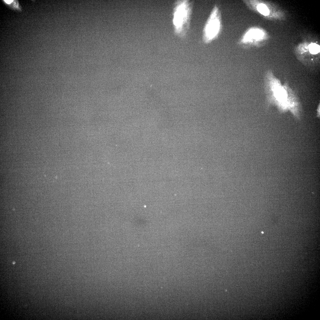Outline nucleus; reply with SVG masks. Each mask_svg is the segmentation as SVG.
Returning <instances> with one entry per match:
<instances>
[{"instance_id":"nucleus-1","label":"nucleus","mask_w":320,"mask_h":320,"mask_svg":"<svg viewBox=\"0 0 320 320\" xmlns=\"http://www.w3.org/2000/svg\"><path fill=\"white\" fill-rule=\"evenodd\" d=\"M265 89L268 104L275 105L281 112L289 110L300 117L301 108L297 97L287 83L282 85L271 71L266 73Z\"/></svg>"},{"instance_id":"nucleus-2","label":"nucleus","mask_w":320,"mask_h":320,"mask_svg":"<svg viewBox=\"0 0 320 320\" xmlns=\"http://www.w3.org/2000/svg\"><path fill=\"white\" fill-rule=\"evenodd\" d=\"M192 9V2L188 0L175 2L173 9V23L175 34L185 36L189 28Z\"/></svg>"},{"instance_id":"nucleus-3","label":"nucleus","mask_w":320,"mask_h":320,"mask_svg":"<svg viewBox=\"0 0 320 320\" xmlns=\"http://www.w3.org/2000/svg\"><path fill=\"white\" fill-rule=\"evenodd\" d=\"M215 13H212L210 19L207 24L204 31L205 39L206 41L212 39L217 35L219 29V22L215 18Z\"/></svg>"},{"instance_id":"nucleus-4","label":"nucleus","mask_w":320,"mask_h":320,"mask_svg":"<svg viewBox=\"0 0 320 320\" xmlns=\"http://www.w3.org/2000/svg\"><path fill=\"white\" fill-rule=\"evenodd\" d=\"M263 33L258 30H252L248 32L246 35L244 39L245 41L250 40L252 38L258 39L263 36Z\"/></svg>"},{"instance_id":"nucleus-5","label":"nucleus","mask_w":320,"mask_h":320,"mask_svg":"<svg viewBox=\"0 0 320 320\" xmlns=\"http://www.w3.org/2000/svg\"><path fill=\"white\" fill-rule=\"evenodd\" d=\"M257 8L258 11L263 15H267L269 14V10L265 5L260 4L258 5Z\"/></svg>"},{"instance_id":"nucleus-6","label":"nucleus","mask_w":320,"mask_h":320,"mask_svg":"<svg viewBox=\"0 0 320 320\" xmlns=\"http://www.w3.org/2000/svg\"><path fill=\"white\" fill-rule=\"evenodd\" d=\"M309 52L312 54H316L319 52L320 47L316 44H311L309 45Z\"/></svg>"}]
</instances>
